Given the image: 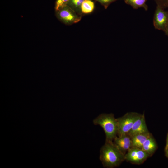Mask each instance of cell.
Listing matches in <instances>:
<instances>
[{
	"instance_id": "obj_1",
	"label": "cell",
	"mask_w": 168,
	"mask_h": 168,
	"mask_svg": "<svg viewBox=\"0 0 168 168\" xmlns=\"http://www.w3.org/2000/svg\"><path fill=\"white\" fill-rule=\"evenodd\" d=\"M100 160L105 168H113L119 166L124 160L125 155L111 141H106L101 147Z\"/></svg>"
},
{
	"instance_id": "obj_2",
	"label": "cell",
	"mask_w": 168,
	"mask_h": 168,
	"mask_svg": "<svg viewBox=\"0 0 168 168\" xmlns=\"http://www.w3.org/2000/svg\"><path fill=\"white\" fill-rule=\"evenodd\" d=\"M94 125H98L103 129L106 136V141H113L117 136V123L112 113L100 114L93 120Z\"/></svg>"
},
{
	"instance_id": "obj_3",
	"label": "cell",
	"mask_w": 168,
	"mask_h": 168,
	"mask_svg": "<svg viewBox=\"0 0 168 168\" xmlns=\"http://www.w3.org/2000/svg\"><path fill=\"white\" fill-rule=\"evenodd\" d=\"M140 114L135 112H128L117 118V136L128 134Z\"/></svg>"
},
{
	"instance_id": "obj_4",
	"label": "cell",
	"mask_w": 168,
	"mask_h": 168,
	"mask_svg": "<svg viewBox=\"0 0 168 168\" xmlns=\"http://www.w3.org/2000/svg\"><path fill=\"white\" fill-rule=\"evenodd\" d=\"M56 12L58 19L66 24L75 23L81 19V17L78 16L75 11L68 5Z\"/></svg>"
},
{
	"instance_id": "obj_5",
	"label": "cell",
	"mask_w": 168,
	"mask_h": 168,
	"mask_svg": "<svg viewBox=\"0 0 168 168\" xmlns=\"http://www.w3.org/2000/svg\"><path fill=\"white\" fill-rule=\"evenodd\" d=\"M151 156L142 149L136 147H131L125 155V160L131 163L140 164Z\"/></svg>"
},
{
	"instance_id": "obj_6",
	"label": "cell",
	"mask_w": 168,
	"mask_h": 168,
	"mask_svg": "<svg viewBox=\"0 0 168 168\" xmlns=\"http://www.w3.org/2000/svg\"><path fill=\"white\" fill-rule=\"evenodd\" d=\"M153 25L155 29L165 31L168 23V11L157 5L153 18Z\"/></svg>"
},
{
	"instance_id": "obj_7",
	"label": "cell",
	"mask_w": 168,
	"mask_h": 168,
	"mask_svg": "<svg viewBox=\"0 0 168 168\" xmlns=\"http://www.w3.org/2000/svg\"><path fill=\"white\" fill-rule=\"evenodd\" d=\"M149 132L145 122L144 114H140L128 133L131 138L139 134Z\"/></svg>"
},
{
	"instance_id": "obj_8",
	"label": "cell",
	"mask_w": 168,
	"mask_h": 168,
	"mask_svg": "<svg viewBox=\"0 0 168 168\" xmlns=\"http://www.w3.org/2000/svg\"><path fill=\"white\" fill-rule=\"evenodd\" d=\"M113 142L119 149L124 155L132 147L131 138L127 134L119 136H117L113 140Z\"/></svg>"
},
{
	"instance_id": "obj_9",
	"label": "cell",
	"mask_w": 168,
	"mask_h": 168,
	"mask_svg": "<svg viewBox=\"0 0 168 168\" xmlns=\"http://www.w3.org/2000/svg\"><path fill=\"white\" fill-rule=\"evenodd\" d=\"M157 148L156 143L151 134L144 142L141 147V149L151 156L154 153Z\"/></svg>"
},
{
	"instance_id": "obj_10",
	"label": "cell",
	"mask_w": 168,
	"mask_h": 168,
	"mask_svg": "<svg viewBox=\"0 0 168 168\" xmlns=\"http://www.w3.org/2000/svg\"><path fill=\"white\" fill-rule=\"evenodd\" d=\"M149 132L138 134L134 135L131 138L132 147L141 149L145 141L151 135Z\"/></svg>"
},
{
	"instance_id": "obj_11",
	"label": "cell",
	"mask_w": 168,
	"mask_h": 168,
	"mask_svg": "<svg viewBox=\"0 0 168 168\" xmlns=\"http://www.w3.org/2000/svg\"><path fill=\"white\" fill-rule=\"evenodd\" d=\"M147 0H124L125 2L132 7L134 9L143 8L146 11L148 9L146 4Z\"/></svg>"
},
{
	"instance_id": "obj_12",
	"label": "cell",
	"mask_w": 168,
	"mask_h": 168,
	"mask_svg": "<svg viewBox=\"0 0 168 168\" xmlns=\"http://www.w3.org/2000/svg\"><path fill=\"white\" fill-rule=\"evenodd\" d=\"M94 8V3L91 0H84L81 6V11L84 14L91 12Z\"/></svg>"
},
{
	"instance_id": "obj_13",
	"label": "cell",
	"mask_w": 168,
	"mask_h": 168,
	"mask_svg": "<svg viewBox=\"0 0 168 168\" xmlns=\"http://www.w3.org/2000/svg\"><path fill=\"white\" fill-rule=\"evenodd\" d=\"M70 0H56L55 9L56 12L68 5Z\"/></svg>"
},
{
	"instance_id": "obj_14",
	"label": "cell",
	"mask_w": 168,
	"mask_h": 168,
	"mask_svg": "<svg viewBox=\"0 0 168 168\" xmlns=\"http://www.w3.org/2000/svg\"><path fill=\"white\" fill-rule=\"evenodd\" d=\"M84 0H70L68 4L72 9L75 10L81 9V5Z\"/></svg>"
},
{
	"instance_id": "obj_15",
	"label": "cell",
	"mask_w": 168,
	"mask_h": 168,
	"mask_svg": "<svg viewBox=\"0 0 168 168\" xmlns=\"http://www.w3.org/2000/svg\"><path fill=\"white\" fill-rule=\"evenodd\" d=\"M157 5L164 9L168 8V0H155Z\"/></svg>"
},
{
	"instance_id": "obj_16",
	"label": "cell",
	"mask_w": 168,
	"mask_h": 168,
	"mask_svg": "<svg viewBox=\"0 0 168 168\" xmlns=\"http://www.w3.org/2000/svg\"><path fill=\"white\" fill-rule=\"evenodd\" d=\"M98 2H100L103 5H104L106 8L111 3L117 0H96Z\"/></svg>"
},
{
	"instance_id": "obj_17",
	"label": "cell",
	"mask_w": 168,
	"mask_h": 168,
	"mask_svg": "<svg viewBox=\"0 0 168 168\" xmlns=\"http://www.w3.org/2000/svg\"><path fill=\"white\" fill-rule=\"evenodd\" d=\"M164 33L168 37V23Z\"/></svg>"
},
{
	"instance_id": "obj_18",
	"label": "cell",
	"mask_w": 168,
	"mask_h": 168,
	"mask_svg": "<svg viewBox=\"0 0 168 168\" xmlns=\"http://www.w3.org/2000/svg\"><path fill=\"white\" fill-rule=\"evenodd\" d=\"M165 150L166 155L167 157H168V146L166 147Z\"/></svg>"
},
{
	"instance_id": "obj_19",
	"label": "cell",
	"mask_w": 168,
	"mask_h": 168,
	"mask_svg": "<svg viewBox=\"0 0 168 168\" xmlns=\"http://www.w3.org/2000/svg\"><path fill=\"white\" fill-rule=\"evenodd\" d=\"M168 146V135L167 136V143L166 147Z\"/></svg>"
}]
</instances>
